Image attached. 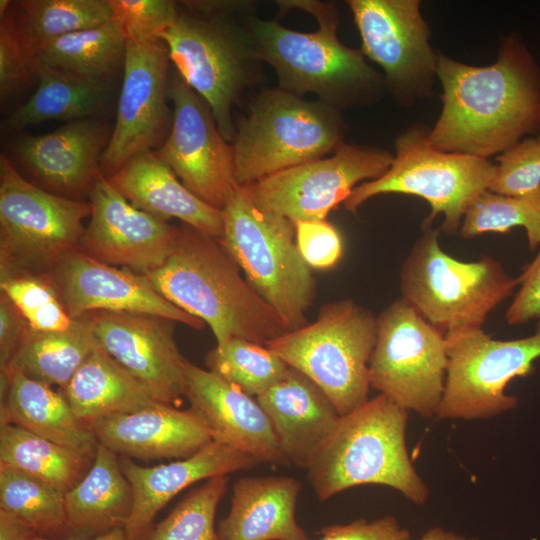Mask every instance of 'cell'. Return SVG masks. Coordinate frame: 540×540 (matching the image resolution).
<instances>
[{
  "label": "cell",
  "instance_id": "8992f818",
  "mask_svg": "<svg viewBox=\"0 0 540 540\" xmlns=\"http://www.w3.org/2000/svg\"><path fill=\"white\" fill-rule=\"evenodd\" d=\"M342 111L320 100L263 88L235 122V179L249 186L280 171L332 154L345 141Z\"/></svg>",
  "mask_w": 540,
  "mask_h": 540
},
{
  "label": "cell",
  "instance_id": "f6af8a7d",
  "mask_svg": "<svg viewBox=\"0 0 540 540\" xmlns=\"http://www.w3.org/2000/svg\"><path fill=\"white\" fill-rule=\"evenodd\" d=\"M318 540H412L409 530L394 516L368 521L357 519L348 524H334L316 532Z\"/></svg>",
  "mask_w": 540,
  "mask_h": 540
},
{
  "label": "cell",
  "instance_id": "e575fe53",
  "mask_svg": "<svg viewBox=\"0 0 540 540\" xmlns=\"http://www.w3.org/2000/svg\"><path fill=\"white\" fill-rule=\"evenodd\" d=\"M16 6L36 62L41 51L56 39L112 20L109 0H23Z\"/></svg>",
  "mask_w": 540,
  "mask_h": 540
},
{
  "label": "cell",
  "instance_id": "ab89813d",
  "mask_svg": "<svg viewBox=\"0 0 540 540\" xmlns=\"http://www.w3.org/2000/svg\"><path fill=\"white\" fill-rule=\"evenodd\" d=\"M4 292L18 307L30 327L39 331H63L74 325L53 286L44 278L15 277L0 281Z\"/></svg>",
  "mask_w": 540,
  "mask_h": 540
},
{
  "label": "cell",
  "instance_id": "1f68e13d",
  "mask_svg": "<svg viewBox=\"0 0 540 540\" xmlns=\"http://www.w3.org/2000/svg\"><path fill=\"white\" fill-rule=\"evenodd\" d=\"M97 346L89 321L81 316L63 331L29 328L8 367L50 386L63 389Z\"/></svg>",
  "mask_w": 540,
  "mask_h": 540
},
{
  "label": "cell",
  "instance_id": "6da1fadb",
  "mask_svg": "<svg viewBox=\"0 0 540 540\" xmlns=\"http://www.w3.org/2000/svg\"><path fill=\"white\" fill-rule=\"evenodd\" d=\"M437 80L442 108L428 135L436 149L489 159L540 134V65L518 32L500 37L486 66L438 51Z\"/></svg>",
  "mask_w": 540,
  "mask_h": 540
},
{
  "label": "cell",
  "instance_id": "277c9868",
  "mask_svg": "<svg viewBox=\"0 0 540 540\" xmlns=\"http://www.w3.org/2000/svg\"><path fill=\"white\" fill-rule=\"evenodd\" d=\"M142 278L165 299L207 324L217 344L241 338L265 345L288 332L219 241L187 224L179 228L165 263Z\"/></svg>",
  "mask_w": 540,
  "mask_h": 540
},
{
  "label": "cell",
  "instance_id": "ba28073f",
  "mask_svg": "<svg viewBox=\"0 0 540 540\" xmlns=\"http://www.w3.org/2000/svg\"><path fill=\"white\" fill-rule=\"evenodd\" d=\"M422 228L400 269L401 298L444 334L482 328L519 286V277L490 256L474 262L453 258L440 245V228Z\"/></svg>",
  "mask_w": 540,
  "mask_h": 540
},
{
  "label": "cell",
  "instance_id": "8fae6325",
  "mask_svg": "<svg viewBox=\"0 0 540 540\" xmlns=\"http://www.w3.org/2000/svg\"><path fill=\"white\" fill-rule=\"evenodd\" d=\"M86 201L53 194L25 179L5 154L0 157V281L45 277L81 248Z\"/></svg>",
  "mask_w": 540,
  "mask_h": 540
},
{
  "label": "cell",
  "instance_id": "60d3db41",
  "mask_svg": "<svg viewBox=\"0 0 540 540\" xmlns=\"http://www.w3.org/2000/svg\"><path fill=\"white\" fill-rule=\"evenodd\" d=\"M112 20L126 41L145 43L159 39L179 15V3L171 0H109Z\"/></svg>",
  "mask_w": 540,
  "mask_h": 540
},
{
  "label": "cell",
  "instance_id": "816d5d0a",
  "mask_svg": "<svg viewBox=\"0 0 540 540\" xmlns=\"http://www.w3.org/2000/svg\"><path fill=\"white\" fill-rule=\"evenodd\" d=\"M11 6V2L8 0H1L0 1V15L3 16Z\"/></svg>",
  "mask_w": 540,
  "mask_h": 540
},
{
  "label": "cell",
  "instance_id": "3957f363",
  "mask_svg": "<svg viewBox=\"0 0 540 540\" xmlns=\"http://www.w3.org/2000/svg\"><path fill=\"white\" fill-rule=\"evenodd\" d=\"M253 1H182L160 35L185 82L210 106L222 136L235 135L233 108L262 78L251 23Z\"/></svg>",
  "mask_w": 540,
  "mask_h": 540
},
{
  "label": "cell",
  "instance_id": "484cf974",
  "mask_svg": "<svg viewBox=\"0 0 540 540\" xmlns=\"http://www.w3.org/2000/svg\"><path fill=\"white\" fill-rule=\"evenodd\" d=\"M107 178L136 208L164 220L177 218L217 240L222 237V211L192 193L155 151L135 155Z\"/></svg>",
  "mask_w": 540,
  "mask_h": 540
},
{
  "label": "cell",
  "instance_id": "681fc988",
  "mask_svg": "<svg viewBox=\"0 0 540 540\" xmlns=\"http://www.w3.org/2000/svg\"><path fill=\"white\" fill-rule=\"evenodd\" d=\"M418 540H479L476 537H466L442 527L428 529Z\"/></svg>",
  "mask_w": 540,
  "mask_h": 540
},
{
  "label": "cell",
  "instance_id": "d590c367",
  "mask_svg": "<svg viewBox=\"0 0 540 540\" xmlns=\"http://www.w3.org/2000/svg\"><path fill=\"white\" fill-rule=\"evenodd\" d=\"M0 509L47 537L65 530V493L13 467L0 464Z\"/></svg>",
  "mask_w": 540,
  "mask_h": 540
},
{
  "label": "cell",
  "instance_id": "7bdbcfd3",
  "mask_svg": "<svg viewBox=\"0 0 540 540\" xmlns=\"http://www.w3.org/2000/svg\"><path fill=\"white\" fill-rule=\"evenodd\" d=\"M36 57L23 33L17 12L10 8L0 21V94L4 100L35 73Z\"/></svg>",
  "mask_w": 540,
  "mask_h": 540
},
{
  "label": "cell",
  "instance_id": "2e32d148",
  "mask_svg": "<svg viewBox=\"0 0 540 540\" xmlns=\"http://www.w3.org/2000/svg\"><path fill=\"white\" fill-rule=\"evenodd\" d=\"M168 97L172 127L155 152L192 193L221 210L238 186L232 144L222 136L208 103L176 69L169 73Z\"/></svg>",
  "mask_w": 540,
  "mask_h": 540
},
{
  "label": "cell",
  "instance_id": "4316f807",
  "mask_svg": "<svg viewBox=\"0 0 540 540\" xmlns=\"http://www.w3.org/2000/svg\"><path fill=\"white\" fill-rule=\"evenodd\" d=\"M301 488L288 476L240 478L219 522V540H309L295 515Z\"/></svg>",
  "mask_w": 540,
  "mask_h": 540
},
{
  "label": "cell",
  "instance_id": "5bb4252c",
  "mask_svg": "<svg viewBox=\"0 0 540 540\" xmlns=\"http://www.w3.org/2000/svg\"><path fill=\"white\" fill-rule=\"evenodd\" d=\"M366 59L383 71L387 94L403 108L429 100L438 51L420 0H348Z\"/></svg>",
  "mask_w": 540,
  "mask_h": 540
},
{
  "label": "cell",
  "instance_id": "b9f144b4",
  "mask_svg": "<svg viewBox=\"0 0 540 540\" xmlns=\"http://www.w3.org/2000/svg\"><path fill=\"white\" fill-rule=\"evenodd\" d=\"M495 160L496 177L488 190L520 195L540 186V134L520 140Z\"/></svg>",
  "mask_w": 540,
  "mask_h": 540
},
{
  "label": "cell",
  "instance_id": "9a60e30c",
  "mask_svg": "<svg viewBox=\"0 0 540 540\" xmlns=\"http://www.w3.org/2000/svg\"><path fill=\"white\" fill-rule=\"evenodd\" d=\"M394 155L373 146L341 144L330 156L280 171L246 187L261 208L293 223L325 220L358 185L381 177Z\"/></svg>",
  "mask_w": 540,
  "mask_h": 540
},
{
  "label": "cell",
  "instance_id": "603a6c76",
  "mask_svg": "<svg viewBox=\"0 0 540 540\" xmlns=\"http://www.w3.org/2000/svg\"><path fill=\"white\" fill-rule=\"evenodd\" d=\"M87 426L98 443L118 456L144 461L188 458L213 440L194 409L166 403L111 414Z\"/></svg>",
  "mask_w": 540,
  "mask_h": 540
},
{
  "label": "cell",
  "instance_id": "d6986e66",
  "mask_svg": "<svg viewBox=\"0 0 540 540\" xmlns=\"http://www.w3.org/2000/svg\"><path fill=\"white\" fill-rule=\"evenodd\" d=\"M97 344L160 402L184 397L185 364L174 337L176 322L150 314L92 311L83 315Z\"/></svg>",
  "mask_w": 540,
  "mask_h": 540
},
{
  "label": "cell",
  "instance_id": "4dcf8cb0",
  "mask_svg": "<svg viewBox=\"0 0 540 540\" xmlns=\"http://www.w3.org/2000/svg\"><path fill=\"white\" fill-rule=\"evenodd\" d=\"M39 84L34 94L7 119L10 129L47 120L76 121L100 112L105 101L104 81L94 80L37 62Z\"/></svg>",
  "mask_w": 540,
  "mask_h": 540
},
{
  "label": "cell",
  "instance_id": "f546056e",
  "mask_svg": "<svg viewBox=\"0 0 540 540\" xmlns=\"http://www.w3.org/2000/svg\"><path fill=\"white\" fill-rule=\"evenodd\" d=\"M60 391L86 425L111 414L162 403L98 344Z\"/></svg>",
  "mask_w": 540,
  "mask_h": 540
},
{
  "label": "cell",
  "instance_id": "30bf717a",
  "mask_svg": "<svg viewBox=\"0 0 540 540\" xmlns=\"http://www.w3.org/2000/svg\"><path fill=\"white\" fill-rule=\"evenodd\" d=\"M429 130L425 123H414L399 133L390 168L355 187L343 203L345 209L356 213L382 194L412 195L425 199L431 208L424 225H432L442 214L441 231L453 235L460 230L469 206L492 185L497 166L489 159L436 149L429 142Z\"/></svg>",
  "mask_w": 540,
  "mask_h": 540
},
{
  "label": "cell",
  "instance_id": "cb8c5ba5",
  "mask_svg": "<svg viewBox=\"0 0 540 540\" xmlns=\"http://www.w3.org/2000/svg\"><path fill=\"white\" fill-rule=\"evenodd\" d=\"M258 461L220 441L212 440L184 459L155 466H141L120 457V465L132 490V508L123 527L128 540H142L152 530L159 511L192 484L216 476L248 470Z\"/></svg>",
  "mask_w": 540,
  "mask_h": 540
},
{
  "label": "cell",
  "instance_id": "9c48e42d",
  "mask_svg": "<svg viewBox=\"0 0 540 540\" xmlns=\"http://www.w3.org/2000/svg\"><path fill=\"white\" fill-rule=\"evenodd\" d=\"M378 320L351 298L329 302L317 319L265 346L328 396L340 416L368 401Z\"/></svg>",
  "mask_w": 540,
  "mask_h": 540
},
{
  "label": "cell",
  "instance_id": "f1b7e54d",
  "mask_svg": "<svg viewBox=\"0 0 540 540\" xmlns=\"http://www.w3.org/2000/svg\"><path fill=\"white\" fill-rule=\"evenodd\" d=\"M132 501L119 456L98 443L90 469L65 493V530L75 538H90L123 528Z\"/></svg>",
  "mask_w": 540,
  "mask_h": 540
},
{
  "label": "cell",
  "instance_id": "836d02e7",
  "mask_svg": "<svg viewBox=\"0 0 540 540\" xmlns=\"http://www.w3.org/2000/svg\"><path fill=\"white\" fill-rule=\"evenodd\" d=\"M125 53L126 39L118 25L110 20L56 39L41 51L37 62L104 81L124 61Z\"/></svg>",
  "mask_w": 540,
  "mask_h": 540
},
{
  "label": "cell",
  "instance_id": "ee69618b",
  "mask_svg": "<svg viewBox=\"0 0 540 540\" xmlns=\"http://www.w3.org/2000/svg\"><path fill=\"white\" fill-rule=\"evenodd\" d=\"M298 250L310 268L327 270L334 267L343 253L338 230L325 220L294 222Z\"/></svg>",
  "mask_w": 540,
  "mask_h": 540
},
{
  "label": "cell",
  "instance_id": "e0dca14e",
  "mask_svg": "<svg viewBox=\"0 0 540 540\" xmlns=\"http://www.w3.org/2000/svg\"><path fill=\"white\" fill-rule=\"evenodd\" d=\"M169 60L168 47L160 38L145 43L126 41L116 123L100 164L106 177L166 140L173 121L167 104Z\"/></svg>",
  "mask_w": 540,
  "mask_h": 540
},
{
  "label": "cell",
  "instance_id": "8d00e7d4",
  "mask_svg": "<svg viewBox=\"0 0 540 540\" xmlns=\"http://www.w3.org/2000/svg\"><path fill=\"white\" fill-rule=\"evenodd\" d=\"M205 362L209 371L255 398L277 383L289 367L265 345L241 338L217 344Z\"/></svg>",
  "mask_w": 540,
  "mask_h": 540
},
{
  "label": "cell",
  "instance_id": "74e56055",
  "mask_svg": "<svg viewBox=\"0 0 540 540\" xmlns=\"http://www.w3.org/2000/svg\"><path fill=\"white\" fill-rule=\"evenodd\" d=\"M523 227L529 247L540 246V186L520 195H503L485 190L467 209L460 234L471 239L487 232H508Z\"/></svg>",
  "mask_w": 540,
  "mask_h": 540
},
{
  "label": "cell",
  "instance_id": "5b68a950",
  "mask_svg": "<svg viewBox=\"0 0 540 540\" xmlns=\"http://www.w3.org/2000/svg\"><path fill=\"white\" fill-rule=\"evenodd\" d=\"M408 417L383 394L341 416L306 469L317 497L327 500L355 486L380 484L424 505L429 489L408 454Z\"/></svg>",
  "mask_w": 540,
  "mask_h": 540
},
{
  "label": "cell",
  "instance_id": "44dd1931",
  "mask_svg": "<svg viewBox=\"0 0 540 540\" xmlns=\"http://www.w3.org/2000/svg\"><path fill=\"white\" fill-rule=\"evenodd\" d=\"M110 136L107 125L98 120H76L44 135L24 136L16 142L15 154L39 187L84 201L101 173Z\"/></svg>",
  "mask_w": 540,
  "mask_h": 540
},
{
  "label": "cell",
  "instance_id": "4fadbf2b",
  "mask_svg": "<svg viewBox=\"0 0 540 540\" xmlns=\"http://www.w3.org/2000/svg\"><path fill=\"white\" fill-rule=\"evenodd\" d=\"M445 345L448 364L436 418H491L517 406L518 399L505 388L513 378L534 371L540 358V320L528 337L496 340L478 328L445 334Z\"/></svg>",
  "mask_w": 540,
  "mask_h": 540
},
{
  "label": "cell",
  "instance_id": "f907efd6",
  "mask_svg": "<svg viewBox=\"0 0 540 540\" xmlns=\"http://www.w3.org/2000/svg\"><path fill=\"white\" fill-rule=\"evenodd\" d=\"M31 540H58L41 535H34ZM60 540H128L123 528H115L103 534L90 537V538H67Z\"/></svg>",
  "mask_w": 540,
  "mask_h": 540
},
{
  "label": "cell",
  "instance_id": "ffe728a7",
  "mask_svg": "<svg viewBox=\"0 0 540 540\" xmlns=\"http://www.w3.org/2000/svg\"><path fill=\"white\" fill-rule=\"evenodd\" d=\"M66 312L77 319L92 311L150 314L202 329L205 323L180 309L142 278L100 262L78 250L67 255L45 277Z\"/></svg>",
  "mask_w": 540,
  "mask_h": 540
},
{
  "label": "cell",
  "instance_id": "83f0119b",
  "mask_svg": "<svg viewBox=\"0 0 540 540\" xmlns=\"http://www.w3.org/2000/svg\"><path fill=\"white\" fill-rule=\"evenodd\" d=\"M0 383V422L17 425L94 458L98 441L74 415L61 391L17 371L0 372Z\"/></svg>",
  "mask_w": 540,
  "mask_h": 540
},
{
  "label": "cell",
  "instance_id": "7402d4cb",
  "mask_svg": "<svg viewBox=\"0 0 540 540\" xmlns=\"http://www.w3.org/2000/svg\"><path fill=\"white\" fill-rule=\"evenodd\" d=\"M184 397L208 425L213 440L228 444L258 463L288 465L272 424L255 397L189 360Z\"/></svg>",
  "mask_w": 540,
  "mask_h": 540
},
{
  "label": "cell",
  "instance_id": "d4e9b609",
  "mask_svg": "<svg viewBox=\"0 0 540 540\" xmlns=\"http://www.w3.org/2000/svg\"><path fill=\"white\" fill-rule=\"evenodd\" d=\"M256 400L268 416L288 464L305 470L341 417L322 389L290 366Z\"/></svg>",
  "mask_w": 540,
  "mask_h": 540
},
{
  "label": "cell",
  "instance_id": "7c38bea8",
  "mask_svg": "<svg viewBox=\"0 0 540 540\" xmlns=\"http://www.w3.org/2000/svg\"><path fill=\"white\" fill-rule=\"evenodd\" d=\"M377 320V340L369 363L370 386L407 411L433 418L445 388V334L401 297Z\"/></svg>",
  "mask_w": 540,
  "mask_h": 540
},
{
  "label": "cell",
  "instance_id": "ac0fdd59",
  "mask_svg": "<svg viewBox=\"0 0 540 540\" xmlns=\"http://www.w3.org/2000/svg\"><path fill=\"white\" fill-rule=\"evenodd\" d=\"M88 198L91 215L80 251L141 276L165 263L179 228L133 206L102 173Z\"/></svg>",
  "mask_w": 540,
  "mask_h": 540
},
{
  "label": "cell",
  "instance_id": "52a82bcc",
  "mask_svg": "<svg viewBox=\"0 0 540 540\" xmlns=\"http://www.w3.org/2000/svg\"><path fill=\"white\" fill-rule=\"evenodd\" d=\"M218 240L255 291L278 314L287 331L308 324L315 280L302 258L294 223L261 208L246 187L237 186L221 209Z\"/></svg>",
  "mask_w": 540,
  "mask_h": 540
},
{
  "label": "cell",
  "instance_id": "d6a6232c",
  "mask_svg": "<svg viewBox=\"0 0 540 540\" xmlns=\"http://www.w3.org/2000/svg\"><path fill=\"white\" fill-rule=\"evenodd\" d=\"M92 462V457L81 452L0 422V464L37 477L64 493L85 476Z\"/></svg>",
  "mask_w": 540,
  "mask_h": 540
},
{
  "label": "cell",
  "instance_id": "f35d334b",
  "mask_svg": "<svg viewBox=\"0 0 540 540\" xmlns=\"http://www.w3.org/2000/svg\"><path fill=\"white\" fill-rule=\"evenodd\" d=\"M229 483L228 475L191 489L150 531L147 540H219L215 515Z\"/></svg>",
  "mask_w": 540,
  "mask_h": 540
},
{
  "label": "cell",
  "instance_id": "c3c4849f",
  "mask_svg": "<svg viewBox=\"0 0 540 540\" xmlns=\"http://www.w3.org/2000/svg\"><path fill=\"white\" fill-rule=\"evenodd\" d=\"M35 531L10 512L0 509V540H31Z\"/></svg>",
  "mask_w": 540,
  "mask_h": 540
},
{
  "label": "cell",
  "instance_id": "7dc6e473",
  "mask_svg": "<svg viewBox=\"0 0 540 540\" xmlns=\"http://www.w3.org/2000/svg\"><path fill=\"white\" fill-rule=\"evenodd\" d=\"M29 328L18 307L0 291V371L8 367Z\"/></svg>",
  "mask_w": 540,
  "mask_h": 540
},
{
  "label": "cell",
  "instance_id": "7a4b0ae2",
  "mask_svg": "<svg viewBox=\"0 0 540 540\" xmlns=\"http://www.w3.org/2000/svg\"><path fill=\"white\" fill-rule=\"evenodd\" d=\"M279 14L299 9L312 15L318 29L298 32L279 20L255 16L251 29L260 60L277 75L278 87L317 99L340 111L372 106L387 94L383 75L361 50L341 43L337 36L339 10L335 2L277 1Z\"/></svg>",
  "mask_w": 540,
  "mask_h": 540
},
{
  "label": "cell",
  "instance_id": "bcb514c9",
  "mask_svg": "<svg viewBox=\"0 0 540 540\" xmlns=\"http://www.w3.org/2000/svg\"><path fill=\"white\" fill-rule=\"evenodd\" d=\"M518 277L520 289L505 315L510 326L540 320V249Z\"/></svg>",
  "mask_w": 540,
  "mask_h": 540
}]
</instances>
